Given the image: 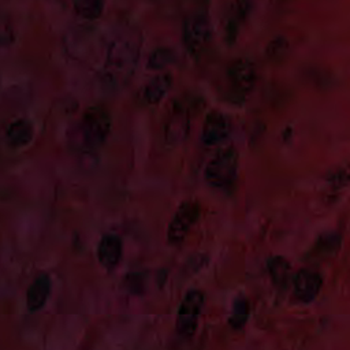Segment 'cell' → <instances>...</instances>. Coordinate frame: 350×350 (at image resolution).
<instances>
[{"instance_id": "6da1fadb", "label": "cell", "mask_w": 350, "mask_h": 350, "mask_svg": "<svg viewBox=\"0 0 350 350\" xmlns=\"http://www.w3.org/2000/svg\"><path fill=\"white\" fill-rule=\"evenodd\" d=\"M139 34L134 30H123L113 36L107 48L104 77L111 85L126 82L138 62Z\"/></svg>"}, {"instance_id": "7a4b0ae2", "label": "cell", "mask_w": 350, "mask_h": 350, "mask_svg": "<svg viewBox=\"0 0 350 350\" xmlns=\"http://www.w3.org/2000/svg\"><path fill=\"white\" fill-rule=\"evenodd\" d=\"M211 40V21L206 4L198 3L185 18L183 44L190 55H200Z\"/></svg>"}, {"instance_id": "3957f363", "label": "cell", "mask_w": 350, "mask_h": 350, "mask_svg": "<svg viewBox=\"0 0 350 350\" xmlns=\"http://www.w3.org/2000/svg\"><path fill=\"white\" fill-rule=\"evenodd\" d=\"M111 126L112 118L105 105L94 104L86 108L81 120L83 144L90 149L101 146L111 131Z\"/></svg>"}, {"instance_id": "277c9868", "label": "cell", "mask_w": 350, "mask_h": 350, "mask_svg": "<svg viewBox=\"0 0 350 350\" xmlns=\"http://www.w3.org/2000/svg\"><path fill=\"white\" fill-rule=\"evenodd\" d=\"M239 154L234 148H226L217 152L206 164L205 180L216 187H224L234 182L238 172Z\"/></svg>"}, {"instance_id": "5b68a950", "label": "cell", "mask_w": 350, "mask_h": 350, "mask_svg": "<svg viewBox=\"0 0 350 350\" xmlns=\"http://www.w3.org/2000/svg\"><path fill=\"white\" fill-rule=\"evenodd\" d=\"M205 295L200 290H190L179 305L175 327L179 335L190 338L197 329L198 317L204 308Z\"/></svg>"}, {"instance_id": "8992f818", "label": "cell", "mask_w": 350, "mask_h": 350, "mask_svg": "<svg viewBox=\"0 0 350 350\" xmlns=\"http://www.w3.org/2000/svg\"><path fill=\"white\" fill-rule=\"evenodd\" d=\"M227 78L238 97H247L256 85V70L247 59H235L227 67Z\"/></svg>"}, {"instance_id": "52a82bcc", "label": "cell", "mask_w": 350, "mask_h": 350, "mask_svg": "<svg viewBox=\"0 0 350 350\" xmlns=\"http://www.w3.org/2000/svg\"><path fill=\"white\" fill-rule=\"evenodd\" d=\"M198 215H200V206L196 201L182 202L170 223V227L167 231L168 242L172 245L180 243L187 235L190 227L198 219Z\"/></svg>"}, {"instance_id": "ba28073f", "label": "cell", "mask_w": 350, "mask_h": 350, "mask_svg": "<svg viewBox=\"0 0 350 350\" xmlns=\"http://www.w3.org/2000/svg\"><path fill=\"white\" fill-rule=\"evenodd\" d=\"M321 278L317 272L304 268L293 279V298L298 302H312L320 293Z\"/></svg>"}, {"instance_id": "9c48e42d", "label": "cell", "mask_w": 350, "mask_h": 350, "mask_svg": "<svg viewBox=\"0 0 350 350\" xmlns=\"http://www.w3.org/2000/svg\"><path fill=\"white\" fill-rule=\"evenodd\" d=\"M172 85V77L168 72H160L157 75H153L148 81H145L139 90H138V98L149 105L157 104L161 101V98L165 96V93L170 90Z\"/></svg>"}, {"instance_id": "30bf717a", "label": "cell", "mask_w": 350, "mask_h": 350, "mask_svg": "<svg viewBox=\"0 0 350 350\" xmlns=\"http://www.w3.org/2000/svg\"><path fill=\"white\" fill-rule=\"evenodd\" d=\"M230 133L227 118L220 111H211L204 120L202 141L205 145H217L223 142Z\"/></svg>"}, {"instance_id": "8fae6325", "label": "cell", "mask_w": 350, "mask_h": 350, "mask_svg": "<svg viewBox=\"0 0 350 350\" xmlns=\"http://www.w3.org/2000/svg\"><path fill=\"white\" fill-rule=\"evenodd\" d=\"M4 135L8 146L14 149H19V148L27 146L31 142L34 135V129L29 120L19 118L7 124Z\"/></svg>"}, {"instance_id": "7c38bea8", "label": "cell", "mask_w": 350, "mask_h": 350, "mask_svg": "<svg viewBox=\"0 0 350 350\" xmlns=\"http://www.w3.org/2000/svg\"><path fill=\"white\" fill-rule=\"evenodd\" d=\"M122 257V241L116 235H104L97 246V260L104 268L115 267Z\"/></svg>"}, {"instance_id": "4fadbf2b", "label": "cell", "mask_w": 350, "mask_h": 350, "mask_svg": "<svg viewBox=\"0 0 350 350\" xmlns=\"http://www.w3.org/2000/svg\"><path fill=\"white\" fill-rule=\"evenodd\" d=\"M49 288H51V282H49L48 275H45V273L37 275L26 291L27 309L34 312V310L42 308L49 295Z\"/></svg>"}, {"instance_id": "5bb4252c", "label": "cell", "mask_w": 350, "mask_h": 350, "mask_svg": "<svg viewBox=\"0 0 350 350\" xmlns=\"http://www.w3.org/2000/svg\"><path fill=\"white\" fill-rule=\"evenodd\" d=\"M268 271L269 275L272 278V280L276 284H286L288 278H290V272H291V267L288 264V261L280 256L272 257L268 262Z\"/></svg>"}, {"instance_id": "9a60e30c", "label": "cell", "mask_w": 350, "mask_h": 350, "mask_svg": "<svg viewBox=\"0 0 350 350\" xmlns=\"http://www.w3.org/2000/svg\"><path fill=\"white\" fill-rule=\"evenodd\" d=\"M75 11L83 19H97L104 11V0H75Z\"/></svg>"}, {"instance_id": "2e32d148", "label": "cell", "mask_w": 350, "mask_h": 350, "mask_svg": "<svg viewBox=\"0 0 350 350\" xmlns=\"http://www.w3.org/2000/svg\"><path fill=\"white\" fill-rule=\"evenodd\" d=\"M175 59V53L168 48H159L153 51L149 56L148 66L152 70H160L168 64H171Z\"/></svg>"}, {"instance_id": "e0dca14e", "label": "cell", "mask_w": 350, "mask_h": 350, "mask_svg": "<svg viewBox=\"0 0 350 350\" xmlns=\"http://www.w3.org/2000/svg\"><path fill=\"white\" fill-rule=\"evenodd\" d=\"M246 317H247V302L243 297H239L234 302V312H232V316L230 317V324L235 328H239L245 324Z\"/></svg>"}, {"instance_id": "ac0fdd59", "label": "cell", "mask_w": 350, "mask_h": 350, "mask_svg": "<svg viewBox=\"0 0 350 350\" xmlns=\"http://www.w3.org/2000/svg\"><path fill=\"white\" fill-rule=\"evenodd\" d=\"M15 38L14 27L5 14L0 12V46L10 45Z\"/></svg>"}]
</instances>
